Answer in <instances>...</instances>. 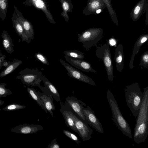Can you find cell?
Wrapping results in <instances>:
<instances>
[{
  "mask_svg": "<svg viewBox=\"0 0 148 148\" xmlns=\"http://www.w3.org/2000/svg\"><path fill=\"white\" fill-rule=\"evenodd\" d=\"M43 127L37 124H29L27 123L19 125L11 130L12 132L22 134H31L43 130Z\"/></svg>",
  "mask_w": 148,
  "mask_h": 148,
  "instance_id": "cell-14",
  "label": "cell"
},
{
  "mask_svg": "<svg viewBox=\"0 0 148 148\" xmlns=\"http://www.w3.org/2000/svg\"><path fill=\"white\" fill-rule=\"evenodd\" d=\"M108 43L110 45L116 47L117 43V41L114 37L112 36L109 40Z\"/></svg>",
  "mask_w": 148,
  "mask_h": 148,
  "instance_id": "cell-34",
  "label": "cell"
},
{
  "mask_svg": "<svg viewBox=\"0 0 148 148\" xmlns=\"http://www.w3.org/2000/svg\"><path fill=\"white\" fill-rule=\"evenodd\" d=\"M11 62L10 61L7 62L6 60H5L3 62V66H5L6 67L7 66H8L10 63Z\"/></svg>",
  "mask_w": 148,
  "mask_h": 148,
  "instance_id": "cell-37",
  "label": "cell"
},
{
  "mask_svg": "<svg viewBox=\"0 0 148 148\" xmlns=\"http://www.w3.org/2000/svg\"><path fill=\"white\" fill-rule=\"evenodd\" d=\"M42 92L38 91L37 93L41 100L45 105V108L47 111L53 117L52 111L55 109L53 103V98L52 94L50 91L45 87L41 86H38Z\"/></svg>",
  "mask_w": 148,
  "mask_h": 148,
  "instance_id": "cell-11",
  "label": "cell"
},
{
  "mask_svg": "<svg viewBox=\"0 0 148 148\" xmlns=\"http://www.w3.org/2000/svg\"><path fill=\"white\" fill-rule=\"evenodd\" d=\"M139 66H142L145 68L148 67V51L145 52L140 57V62Z\"/></svg>",
  "mask_w": 148,
  "mask_h": 148,
  "instance_id": "cell-31",
  "label": "cell"
},
{
  "mask_svg": "<svg viewBox=\"0 0 148 148\" xmlns=\"http://www.w3.org/2000/svg\"><path fill=\"white\" fill-rule=\"evenodd\" d=\"M63 132L66 136L75 141L77 144L81 143V141L79 140L78 137L74 133L66 130H64Z\"/></svg>",
  "mask_w": 148,
  "mask_h": 148,
  "instance_id": "cell-30",
  "label": "cell"
},
{
  "mask_svg": "<svg viewBox=\"0 0 148 148\" xmlns=\"http://www.w3.org/2000/svg\"><path fill=\"white\" fill-rule=\"evenodd\" d=\"M105 8L106 5L102 0H89L83 13L85 15L97 14L102 12Z\"/></svg>",
  "mask_w": 148,
  "mask_h": 148,
  "instance_id": "cell-12",
  "label": "cell"
},
{
  "mask_svg": "<svg viewBox=\"0 0 148 148\" xmlns=\"http://www.w3.org/2000/svg\"><path fill=\"white\" fill-rule=\"evenodd\" d=\"M5 0H0V2H4Z\"/></svg>",
  "mask_w": 148,
  "mask_h": 148,
  "instance_id": "cell-40",
  "label": "cell"
},
{
  "mask_svg": "<svg viewBox=\"0 0 148 148\" xmlns=\"http://www.w3.org/2000/svg\"><path fill=\"white\" fill-rule=\"evenodd\" d=\"M16 78L20 80L23 84L38 86L42 81L43 75L42 72L37 69L26 68L20 71Z\"/></svg>",
  "mask_w": 148,
  "mask_h": 148,
  "instance_id": "cell-6",
  "label": "cell"
},
{
  "mask_svg": "<svg viewBox=\"0 0 148 148\" xmlns=\"http://www.w3.org/2000/svg\"><path fill=\"white\" fill-rule=\"evenodd\" d=\"M26 106L22 105L16 103H12L9 104L2 109V110L5 111H11L23 109Z\"/></svg>",
  "mask_w": 148,
  "mask_h": 148,
  "instance_id": "cell-28",
  "label": "cell"
},
{
  "mask_svg": "<svg viewBox=\"0 0 148 148\" xmlns=\"http://www.w3.org/2000/svg\"><path fill=\"white\" fill-rule=\"evenodd\" d=\"M142 103L137 115L133 138L140 144L145 141L148 134V86L144 89Z\"/></svg>",
  "mask_w": 148,
  "mask_h": 148,
  "instance_id": "cell-1",
  "label": "cell"
},
{
  "mask_svg": "<svg viewBox=\"0 0 148 148\" xmlns=\"http://www.w3.org/2000/svg\"><path fill=\"white\" fill-rule=\"evenodd\" d=\"M106 5L109 14L113 23L118 26V22L115 11L112 7L111 0H102Z\"/></svg>",
  "mask_w": 148,
  "mask_h": 148,
  "instance_id": "cell-25",
  "label": "cell"
},
{
  "mask_svg": "<svg viewBox=\"0 0 148 148\" xmlns=\"http://www.w3.org/2000/svg\"><path fill=\"white\" fill-rule=\"evenodd\" d=\"M47 148H60V146L56 141V138L53 139L47 147Z\"/></svg>",
  "mask_w": 148,
  "mask_h": 148,
  "instance_id": "cell-33",
  "label": "cell"
},
{
  "mask_svg": "<svg viewBox=\"0 0 148 148\" xmlns=\"http://www.w3.org/2000/svg\"></svg>",
  "mask_w": 148,
  "mask_h": 148,
  "instance_id": "cell-41",
  "label": "cell"
},
{
  "mask_svg": "<svg viewBox=\"0 0 148 148\" xmlns=\"http://www.w3.org/2000/svg\"><path fill=\"white\" fill-rule=\"evenodd\" d=\"M5 58H6L5 55L2 54L0 51V64L4 61Z\"/></svg>",
  "mask_w": 148,
  "mask_h": 148,
  "instance_id": "cell-35",
  "label": "cell"
},
{
  "mask_svg": "<svg viewBox=\"0 0 148 148\" xmlns=\"http://www.w3.org/2000/svg\"><path fill=\"white\" fill-rule=\"evenodd\" d=\"M147 10V0H140L133 8L130 16L134 21H136Z\"/></svg>",
  "mask_w": 148,
  "mask_h": 148,
  "instance_id": "cell-15",
  "label": "cell"
},
{
  "mask_svg": "<svg viewBox=\"0 0 148 148\" xmlns=\"http://www.w3.org/2000/svg\"><path fill=\"white\" fill-rule=\"evenodd\" d=\"M63 52L66 56L71 58L82 60L85 58L84 53L76 49L66 50Z\"/></svg>",
  "mask_w": 148,
  "mask_h": 148,
  "instance_id": "cell-27",
  "label": "cell"
},
{
  "mask_svg": "<svg viewBox=\"0 0 148 148\" xmlns=\"http://www.w3.org/2000/svg\"><path fill=\"white\" fill-rule=\"evenodd\" d=\"M27 89L29 96L37 102L38 105L46 113H48L46 109L43 102L38 95L37 91L34 88H32L27 87Z\"/></svg>",
  "mask_w": 148,
  "mask_h": 148,
  "instance_id": "cell-24",
  "label": "cell"
},
{
  "mask_svg": "<svg viewBox=\"0 0 148 148\" xmlns=\"http://www.w3.org/2000/svg\"><path fill=\"white\" fill-rule=\"evenodd\" d=\"M107 97L111 109L112 119L114 123L123 135L132 138V136L129 125L122 114L116 100L109 89L107 90Z\"/></svg>",
  "mask_w": 148,
  "mask_h": 148,
  "instance_id": "cell-2",
  "label": "cell"
},
{
  "mask_svg": "<svg viewBox=\"0 0 148 148\" xmlns=\"http://www.w3.org/2000/svg\"><path fill=\"white\" fill-rule=\"evenodd\" d=\"M4 102V101L0 100V106L3 105Z\"/></svg>",
  "mask_w": 148,
  "mask_h": 148,
  "instance_id": "cell-38",
  "label": "cell"
},
{
  "mask_svg": "<svg viewBox=\"0 0 148 148\" xmlns=\"http://www.w3.org/2000/svg\"><path fill=\"white\" fill-rule=\"evenodd\" d=\"M127 106L133 116L136 118L141 105L143 93L138 83L135 82L126 86L124 89Z\"/></svg>",
  "mask_w": 148,
  "mask_h": 148,
  "instance_id": "cell-3",
  "label": "cell"
},
{
  "mask_svg": "<svg viewBox=\"0 0 148 148\" xmlns=\"http://www.w3.org/2000/svg\"><path fill=\"white\" fill-rule=\"evenodd\" d=\"M124 56L123 45L119 44L116 47L114 52V60L117 71L121 72L124 66Z\"/></svg>",
  "mask_w": 148,
  "mask_h": 148,
  "instance_id": "cell-18",
  "label": "cell"
},
{
  "mask_svg": "<svg viewBox=\"0 0 148 148\" xmlns=\"http://www.w3.org/2000/svg\"><path fill=\"white\" fill-rule=\"evenodd\" d=\"M0 6L2 9H4L6 7V4L4 2H0Z\"/></svg>",
  "mask_w": 148,
  "mask_h": 148,
  "instance_id": "cell-36",
  "label": "cell"
},
{
  "mask_svg": "<svg viewBox=\"0 0 148 148\" xmlns=\"http://www.w3.org/2000/svg\"><path fill=\"white\" fill-rule=\"evenodd\" d=\"M65 100L66 102L72 109L80 119L88 124L83 111V109L86 106V104L74 96H68L66 98Z\"/></svg>",
  "mask_w": 148,
  "mask_h": 148,
  "instance_id": "cell-10",
  "label": "cell"
},
{
  "mask_svg": "<svg viewBox=\"0 0 148 148\" xmlns=\"http://www.w3.org/2000/svg\"><path fill=\"white\" fill-rule=\"evenodd\" d=\"M97 57L102 60L105 66L108 79L112 82L114 79L113 65L109 45L107 42L96 47Z\"/></svg>",
  "mask_w": 148,
  "mask_h": 148,
  "instance_id": "cell-5",
  "label": "cell"
},
{
  "mask_svg": "<svg viewBox=\"0 0 148 148\" xmlns=\"http://www.w3.org/2000/svg\"><path fill=\"white\" fill-rule=\"evenodd\" d=\"M62 4L63 9L61 15L65 19L66 22L68 21L69 17L67 13L71 12L73 8L71 0H59Z\"/></svg>",
  "mask_w": 148,
  "mask_h": 148,
  "instance_id": "cell-23",
  "label": "cell"
},
{
  "mask_svg": "<svg viewBox=\"0 0 148 148\" xmlns=\"http://www.w3.org/2000/svg\"><path fill=\"white\" fill-rule=\"evenodd\" d=\"M1 36L4 49L7 53L11 54L14 51L13 48L14 45L11 38L6 31H4L2 32Z\"/></svg>",
  "mask_w": 148,
  "mask_h": 148,
  "instance_id": "cell-20",
  "label": "cell"
},
{
  "mask_svg": "<svg viewBox=\"0 0 148 148\" xmlns=\"http://www.w3.org/2000/svg\"><path fill=\"white\" fill-rule=\"evenodd\" d=\"M23 62V61L14 59L0 73V77L6 76L13 71Z\"/></svg>",
  "mask_w": 148,
  "mask_h": 148,
  "instance_id": "cell-22",
  "label": "cell"
},
{
  "mask_svg": "<svg viewBox=\"0 0 148 148\" xmlns=\"http://www.w3.org/2000/svg\"><path fill=\"white\" fill-rule=\"evenodd\" d=\"M66 61L73 66L84 72L97 73V72L92 67L89 62L82 59L75 58L66 56H64Z\"/></svg>",
  "mask_w": 148,
  "mask_h": 148,
  "instance_id": "cell-13",
  "label": "cell"
},
{
  "mask_svg": "<svg viewBox=\"0 0 148 148\" xmlns=\"http://www.w3.org/2000/svg\"><path fill=\"white\" fill-rule=\"evenodd\" d=\"M61 63L68 71L70 77L92 86H96L95 82L90 77L77 70L61 59L59 60Z\"/></svg>",
  "mask_w": 148,
  "mask_h": 148,
  "instance_id": "cell-7",
  "label": "cell"
},
{
  "mask_svg": "<svg viewBox=\"0 0 148 148\" xmlns=\"http://www.w3.org/2000/svg\"><path fill=\"white\" fill-rule=\"evenodd\" d=\"M70 114L74 120L78 134L83 141L89 140L91 138L93 131L91 128L82 120L78 118L72 111Z\"/></svg>",
  "mask_w": 148,
  "mask_h": 148,
  "instance_id": "cell-8",
  "label": "cell"
},
{
  "mask_svg": "<svg viewBox=\"0 0 148 148\" xmlns=\"http://www.w3.org/2000/svg\"><path fill=\"white\" fill-rule=\"evenodd\" d=\"M59 103L61 105L60 110L64 119L66 125L72 130L78 133L74 120L71 114L70 111L67 110L66 106L64 105L62 102L60 101Z\"/></svg>",
  "mask_w": 148,
  "mask_h": 148,
  "instance_id": "cell-16",
  "label": "cell"
},
{
  "mask_svg": "<svg viewBox=\"0 0 148 148\" xmlns=\"http://www.w3.org/2000/svg\"><path fill=\"white\" fill-rule=\"evenodd\" d=\"M27 36L29 41L34 38V32L32 26L28 21H25L23 23L22 25Z\"/></svg>",
  "mask_w": 148,
  "mask_h": 148,
  "instance_id": "cell-26",
  "label": "cell"
},
{
  "mask_svg": "<svg viewBox=\"0 0 148 148\" xmlns=\"http://www.w3.org/2000/svg\"><path fill=\"white\" fill-rule=\"evenodd\" d=\"M34 57L36 60L41 62L43 64L48 65V61L46 57L42 53L38 52L34 54Z\"/></svg>",
  "mask_w": 148,
  "mask_h": 148,
  "instance_id": "cell-32",
  "label": "cell"
},
{
  "mask_svg": "<svg viewBox=\"0 0 148 148\" xmlns=\"http://www.w3.org/2000/svg\"><path fill=\"white\" fill-rule=\"evenodd\" d=\"M148 34L140 35L136 42L134 47L132 55L129 63V67L130 69H133V61L135 56L139 51L140 49L145 42L147 41Z\"/></svg>",
  "mask_w": 148,
  "mask_h": 148,
  "instance_id": "cell-17",
  "label": "cell"
},
{
  "mask_svg": "<svg viewBox=\"0 0 148 148\" xmlns=\"http://www.w3.org/2000/svg\"><path fill=\"white\" fill-rule=\"evenodd\" d=\"M103 30L98 27L86 29L77 35L78 41L83 44V47L88 50L93 46L97 47V43L102 38Z\"/></svg>",
  "mask_w": 148,
  "mask_h": 148,
  "instance_id": "cell-4",
  "label": "cell"
},
{
  "mask_svg": "<svg viewBox=\"0 0 148 148\" xmlns=\"http://www.w3.org/2000/svg\"><path fill=\"white\" fill-rule=\"evenodd\" d=\"M6 84L5 83H0V98L5 97L12 93L10 90L5 88Z\"/></svg>",
  "mask_w": 148,
  "mask_h": 148,
  "instance_id": "cell-29",
  "label": "cell"
},
{
  "mask_svg": "<svg viewBox=\"0 0 148 148\" xmlns=\"http://www.w3.org/2000/svg\"><path fill=\"white\" fill-rule=\"evenodd\" d=\"M32 4L38 9L42 11L45 14L49 21L51 23L55 24L52 16L48 9L47 5L44 0H31Z\"/></svg>",
  "mask_w": 148,
  "mask_h": 148,
  "instance_id": "cell-19",
  "label": "cell"
},
{
  "mask_svg": "<svg viewBox=\"0 0 148 148\" xmlns=\"http://www.w3.org/2000/svg\"><path fill=\"white\" fill-rule=\"evenodd\" d=\"M42 81L45 87L51 93L54 100L59 102L61 101L60 94L54 86L44 75Z\"/></svg>",
  "mask_w": 148,
  "mask_h": 148,
  "instance_id": "cell-21",
  "label": "cell"
},
{
  "mask_svg": "<svg viewBox=\"0 0 148 148\" xmlns=\"http://www.w3.org/2000/svg\"><path fill=\"white\" fill-rule=\"evenodd\" d=\"M83 111L88 125L98 132L103 133L104 131L102 125L90 107L87 106L83 108Z\"/></svg>",
  "mask_w": 148,
  "mask_h": 148,
  "instance_id": "cell-9",
  "label": "cell"
},
{
  "mask_svg": "<svg viewBox=\"0 0 148 148\" xmlns=\"http://www.w3.org/2000/svg\"><path fill=\"white\" fill-rule=\"evenodd\" d=\"M3 62L1 63L0 64V69L2 67V66H3Z\"/></svg>",
  "mask_w": 148,
  "mask_h": 148,
  "instance_id": "cell-39",
  "label": "cell"
}]
</instances>
